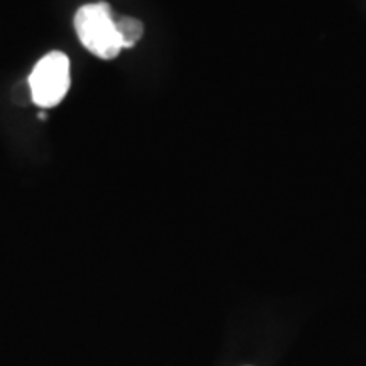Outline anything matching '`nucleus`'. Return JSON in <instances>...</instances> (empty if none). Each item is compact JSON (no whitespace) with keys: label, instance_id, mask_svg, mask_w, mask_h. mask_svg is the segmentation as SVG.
<instances>
[{"label":"nucleus","instance_id":"1","mask_svg":"<svg viewBox=\"0 0 366 366\" xmlns=\"http://www.w3.org/2000/svg\"><path fill=\"white\" fill-rule=\"evenodd\" d=\"M75 31L86 51L100 59H114L124 49L117 33L116 17L105 2L80 7L75 16Z\"/></svg>","mask_w":366,"mask_h":366},{"label":"nucleus","instance_id":"2","mask_svg":"<svg viewBox=\"0 0 366 366\" xmlns=\"http://www.w3.org/2000/svg\"><path fill=\"white\" fill-rule=\"evenodd\" d=\"M29 89L36 105L56 107L70 90V59L66 54L53 51L41 58L29 76Z\"/></svg>","mask_w":366,"mask_h":366},{"label":"nucleus","instance_id":"3","mask_svg":"<svg viewBox=\"0 0 366 366\" xmlns=\"http://www.w3.org/2000/svg\"><path fill=\"white\" fill-rule=\"evenodd\" d=\"M116 27H117V33L119 38H121L122 48H132L139 43V39L143 38L144 33V27L143 22L134 19V17H116Z\"/></svg>","mask_w":366,"mask_h":366}]
</instances>
